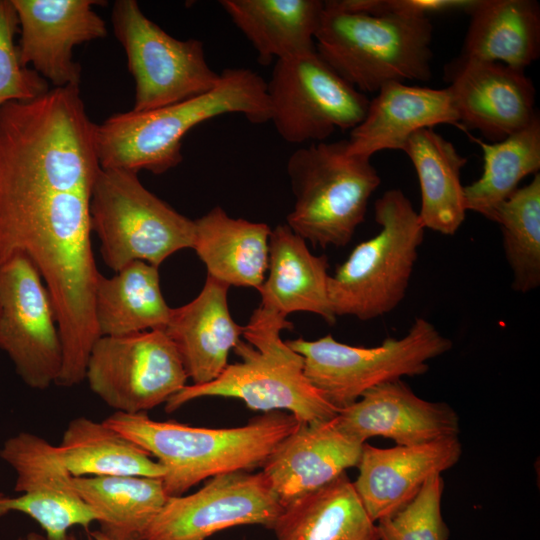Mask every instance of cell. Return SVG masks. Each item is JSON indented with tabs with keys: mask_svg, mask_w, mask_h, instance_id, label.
<instances>
[{
	"mask_svg": "<svg viewBox=\"0 0 540 540\" xmlns=\"http://www.w3.org/2000/svg\"><path fill=\"white\" fill-rule=\"evenodd\" d=\"M10 512L23 513L36 521L47 540H70L69 528L88 529L96 521L91 508L78 495L74 486L63 490L26 492L8 496L0 492V518Z\"/></svg>",
	"mask_w": 540,
	"mask_h": 540,
	"instance_id": "obj_33",
	"label": "cell"
},
{
	"mask_svg": "<svg viewBox=\"0 0 540 540\" xmlns=\"http://www.w3.org/2000/svg\"><path fill=\"white\" fill-rule=\"evenodd\" d=\"M461 60L497 62L525 70L540 55V6L535 0H475Z\"/></svg>",
	"mask_w": 540,
	"mask_h": 540,
	"instance_id": "obj_24",
	"label": "cell"
},
{
	"mask_svg": "<svg viewBox=\"0 0 540 540\" xmlns=\"http://www.w3.org/2000/svg\"><path fill=\"white\" fill-rule=\"evenodd\" d=\"M0 348L27 386L44 390L57 382L63 348L54 306L39 271L23 253L0 264Z\"/></svg>",
	"mask_w": 540,
	"mask_h": 540,
	"instance_id": "obj_13",
	"label": "cell"
},
{
	"mask_svg": "<svg viewBox=\"0 0 540 540\" xmlns=\"http://www.w3.org/2000/svg\"><path fill=\"white\" fill-rule=\"evenodd\" d=\"M483 152V172L471 184L464 186L467 211L485 218L506 200L519 183L540 169V118L503 140L485 142L468 134Z\"/></svg>",
	"mask_w": 540,
	"mask_h": 540,
	"instance_id": "obj_31",
	"label": "cell"
},
{
	"mask_svg": "<svg viewBox=\"0 0 540 540\" xmlns=\"http://www.w3.org/2000/svg\"><path fill=\"white\" fill-rule=\"evenodd\" d=\"M95 126L79 87H53L0 111V264L23 253L39 271L55 310L65 387L85 379L100 337L94 296L101 273L90 238L101 169Z\"/></svg>",
	"mask_w": 540,
	"mask_h": 540,
	"instance_id": "obj_1",
	"label": "cell"
},
{
	"mask_svg": "<svg viewBox=\"0 0 540 540\" xmlns=\"http://www.w3.org/2000/svg\"><path fill=\"white\" fill-rule=\"evenodd\" d=\"M500 226L512 288L531 292L540 285V173L519 187L486 218Z\"/></svg>",
	"mask_w": 540,
	"mask_h": 540,
	"instance_id": "obj_32",
	"label": "cell"
},
{
	"mask_svg": "<svg viewBox=\"0 0 540 540\" xmlns=\"http://www.w3.org/2000/svg\"><path fill=\"white\" fill-rule=\"evenodd\" d=\"M73 477L142 476L162 478L165 470L142 447L104 422L71 420L56 446Z\"/></svg>",
	"mask_w": 540,
	"mask_h": 540,
	"instance_id": "obj_30",
	"label": "cell"
},
{
	"mask_svg": "<svg viewBox=\"0 0 540 540\" xmlns=\"http://www.w3.org/2000/svg\"><path fill=\"white\" fill-rule=\"evenodd\" d=\"M19 23L11 0H0V111L10 102L35 99L49 90L48 82L23 65L15 35Z\"/></svg>",
	"mask_w": 540,
	"mask_h": 540,
	"instance_id": "obj_35",
	"label": "cell"
},
{
	"mask_svg": "<svg viewBox=\"0 0 540 540\" xmlns=\"http://www.w3.org/2000/svg\"><path fill=\"white\" fill-rule=\"evenodd\" d=\"M287 345L303 357L304 374L338 410L378 385L429 370V361L449 352L452 341L422 317L401 338L389 337L375 347L351 346L328 334L317 340L297 338Z\"/></svg>",
	"mask_w": 540,
	"mask_h": 540,
	"instance_id": "obj_9",
	"label": "cell"
},
{
	"mask_svg": "<svg viewBox=\"0 0 540 540\" xmlns=\"http://www.w3.org/2000/svg\"><path fill=\"white\" fill-rule=\"evenodd\" d=\"M335 420L361 443L382 436L407 446L455 437L460 431L459 417L448 403L417 396L401 379L369 389L340 409Z\"/></svg>",
	"mask_w": 540,
	"mask_h": 540,
	"instance_id": "obj_17",
	"label": "cell"
},
{
	"mask_svg": "<svg viewBox=\"0 0 540 540\" xmlns=\"http://www.w3.org/2000/svg\"><path fill=\"white\" fill-rule=\"evenodd\" d=\"M461 455L458 436L392 448L364 443L353 485L377 522L406 505L430 477L456 465Z\"/></svg>",
	"mask_w": 540,
	"mask_h": 540,
	"instance_id": "obj_19",
	"label": "cell"
},
{
	"mask_svg": "<svg viewBox=\"0 0 540 540\" xmlns=\"http://www.w3.org/2000/svg\"><path fill=\"white\" fill-rule=\"evenodd\" d=\"M295 197L286 225L314 247L346 246L364 221L381 178L369 158L347 152V141L317 142L287 161Z\"/></svg>",
	"mask_w": 540,
	"mask_h": 540,
	"instance_id": "obj_7",
	"label": "cell"
},
{
	"mask_svg": "<svg viewBox=\"0 0 540 540\" xmlns=\"http://www.w3.org/2000/svg\"><path fill=\"white\" fill-rule=\"evenodd\" d=\"M272 530L276 540H379L346 472L284 507Z\"/></svg>",
	"mask_w": 540,
	"mask_h": 540,
	"instance_id": "obj_26",
	"label": "cell"
},
{
	"mask_svg": "<svg viewBox=\"0 0 540 540\" xmlns=\"http://www.w3.org/2000/svg\"><path fill=\"white\" fill-rule=\"evenodd\" d=\"M18 17L23 65L31 66L54 88L79 87L81 67L75 46L104 38V20L94 0H11Z\"/></svg>",
	"mask_w": 540,
	"mask_h": 540,
	"instance_id": "obj_16",
	"label": "cell"
},
{
	"mask_svg": "<svg viewBox=\"0 0 540 540\" xmlns=\"http://www.w3.org/2000/svg\"><path fill=\"white\" fill-rule=\"evenodd\" d=\"M266 81L248 68H226L217 86L200 96L137 112L116 113L95 126L101 168L162 174L181 163L182 140L200 123L241 114L253 124L270 121Z\"/></svg>",
	"mask_w": 540,
	"mask_h": 540,
	"instance_id": "obj_2",
	"label": "cell"
},
{
	"mask_svg": "<svg viewBox=\"0 0 540 540\" xmlns=\"http://www.w3.org/2000/svg\"><path fill=\"white\" fill-rule=\"evenodd\" d=\"M439 124L459 127L447 87L435 89L403 82L388 83L369 100L363 120L350 131L347 152L371 159L379 151H403L415 132Z\"/></svg>",
	"mask_w": 540,
	"mask_h": 540,
	"instance_id": "obj_21",
	"label": "cell"
},
{
	"mask_svg": "<svg viewBox=\"0 0 540 540\" xmlns=\"http://www.w3.org/2000/svg\"><path fill=\"white\" fill-rule=\"evenodd\" d=\"M90 225L107 266L115 272L143 261L159 267L169 256L192 248L194 220L150 192L138 173L101 168L90 201Z\"/></svg>",
	"mask_w": 540,
	"mask_h": 540,
	"instance_id": "obj_8",
	"label": "cell"
},
{
	"mask_svg": "<svg viewBox=\"0 0 540 540\" xmlns=\"http://www.w3.org/2000/svg\"><path fill=\"white\" fill-rule=\"evenodd\" d=\"M88 384L116 412L145 413L187 385L181 357L163 330L100 336L86 367Z\"/></svg>",
	"mask_w": 540,
	"mask_h": 540,
	"instance_id": "obj_12",
	"label": "cell"
},
{
	"mask_svg": "<svg viewBox=\"0 0 540 540\" xmlns=\"http://www.w3.org/2000/svg\"><path fill=\"white\" fill-rule=\"evenodd\" d=\"M228 289L229 286L207 275L192 301L172 308L163 329L194 385L215 380L227 367L230 351L241 340L244 326L238 325L230 314Z\"/></svg>",
	"mask_w": 540,
	"mask_h": 540,
	"instance_id": "obj_22",
	"label": "cell"
},
{
	"mask_svg": "<svg viewBox=\"0 0 540 540\" xmlns=\"http://www.w3.org/2000/svg\"><path fill=\"white\" fill-rule=\"evenodd\" d=\"M292 324L254 316L244 326L233 349L240 361L228 364L213 381L186 385L165 403L170 413L202 397H227L243 401L252 410L288 411L300 423L331 420L338 409L330 404L304 374L303 357L280 337Z\"/></svg>",
	"mask_w": 540,
	"mask_h": 540,
	"instance_id": "obj_4",
	"label": "cell"
},
{
	"mask_svg": "<svg viewBox=\"0 0 540 540\" xmlns=\"http://www.w3.org/2000/svg\"><path fill=\"white\" fill-rule=\"evenodd\" d=\"M282 510L261 471L219 474L190 495L168 496L144 540H207L240 525L273 529Z\"/></svg>",
	"mask_w": 540,
	"mask_h": 540,
	"instance_id": "obj_14",
	"label": "cell"
},
{
	"mask_svg": "<svg viewBox=\"0 0 540 540\" xmlns=\"http://www.w3.org/2000/svg\"><path fill=\"white\" fill-rule=\"evenodd\" d=\"M111 21L135 81L133 111L176 104L205 94L219 83L220 73L207 63L203 42L174 38L150 20L137 1H116Z\"/></svg>",
	"mask_w": 540,
	"mask_h": 540,
	"instance_id": "obj_10",
	"label": "cell"
},
{
	"mask_svg": "<svg viewBox=\"0 0 540 540\" xmlns=\"http://www.w3.org/2000/svg\"><path fill=\"white\" fill-rule=\"evenodd\" d=\"M443 490L441 474L430 477L411 501L376 522L379 540H448L441 509Z\"/></svg>",
	"mask_w": 540,
	"mask_h": 540,
	"instance_id": "obj_34",
	"label": "cell"
},
{
	"mask_svg": "<svg viewBox=\"0 0 540 540\" xmlns=\"http://www.w3.org/2000/svg\"><path fill=\"white\" fill-rule=\"evenodd\" d=\"M328 269L327 256L314 255L306 241L286 224L271 229L268 275L258 288L261 302L252 315L288 323L289 314L309 312L335 324L328 296Z\"/></svg>",
	"mask_w": 540,
	"mask_h": 540,
	"instance_id": "obj_20",
	"label": "cell"
},
{
	"mask_svg": "<svg viewBox=\"0 0 540 540\" xmlns=\"http://www.w3.org/2000/svg\"><path fill=\"white\" fill-rule=\"evenodd\" d=\"M220 6L268 65L316 50L321 0H221Z\"/></svg>",
	"mask_w": 540,
	"mask_h": 540,
	"instance_id": "obj_25",
	"label": "cell"
},
{
	"mask_svg": "<svg viewBox=\"0 0 540 540\" xmlns=\"http://www.w3.org/2000/svg\"><path fill=\"white\" fill-rule=\"evenodd\" d=\"M91 535L93 536L94 540H112L109 537H107L106 535H104L102 532H100L99 530L93 532ZM19 540H47V539L43 535H40V534L35 533V532H30L24 538H21ZM70 540H75V538L70 537Z\"/></svg>",
	"mask_w": 540,
	"mask_h": 540,
	"instance_id": "obj_37",
	"label": "cell"
},
{
	"mask_svg": "<svg viewBox=\"0 0 540 540\" xmlns=\"http://www.w3.org/2000/svg\"><path fill=\"white\" fill-rule=\"evenodd\" d=\"M72 484L112 540H144L168 498L161 478L72 476Z\"/></svg>",
	"mask_w": 540,
	"mask_h": 540,
	"instance_id": "obj_29",
	"label": "cell"
},
{
	"mask_svg": "<svg viewBox=\"0 0 540 540\" xmlns=\"http://www.w3.org/2000/svg\"><path fill=\"white\" fill-rule=\"evenodd\" d=\"M403 152L416 171L421 192L418 215L425 229L454 235L466 217L461 170L467 158L433 128L415 132Z\"/></svg>",
	"mask_w": 540,
	"mask_h": 540,
	"instance_id": "obj_27",
	"label": "cell"
},
{
	"mask_svg": "<svg viewBox=\"0 0 540 540\" xmlns=\"http://www.w3.org/2000/svg\"><path fill=\"white\" fill-rule=\"evenodd\" d=\"M105 424L146 450L165 470L168 496L184 495L213 476L263 465L275 447L300 422L283 411L265 412L233 428L193 427L155 421L145 413L115 412Z\"/></svg>",
	"mask_w": 540,
	"mask_h": 540,
	"instance_id": "obj_3",
	"label": "cell"
},
{
	"mask_svg": "<svg viewBox=\"0 0 540 540\" xmlns=\"http://www.w3.org/2000/svg\"><path fill=\"white\" fill-rule=\"evenodd\" d=\"M171 311L162 295L158 267L134 261L110 278L99 275L94 314L100 336L163 330Z\"/></svg>",
	"mask_w": 540,
	"mask_h": 540,
	"instance_id": "obj_28",
	"label": "cell"
},
{
	"mask_svg": "<svg viewBox=\"0 0 540 540\" xmlns=\"http://www.w3.org/2000/svg\"><path fill=\"white\" fill-rule=\"evenodd\" d=\"M429 18L370 15L325 7L315 35L322 59L363 94L432 77Z\"/></svg>",
	"mask_w": 540,
	"mask_h": 540,
	"instance_id": "obj_5",
	"label": "cell"
},
{
	"mask_svg": "<svg viewBox=\"0 0 540 540\" xmlns=\"http://www.w3.org/2000/svg\"><path fill=\"white\" fill-rule=\"evenodd\" d=\"M475 0H328L327 8L350 13L429 18L430 14L467 12Z\"/></svg>",
	"mask_w": 540,
	"mask_h": 540,
	"instance_id": "obj_36",
	"label": "cell"
},
{
	"mask_svg": "<svg viewBox=\"0 0 540 540\" xmlns=\"http://www.w3.org/2000/svg\"><path fill=\"white\" fill-rule=\"evenodd\" d=\"M364 443L327 421L300 423L267 457L262 468L282 507L356 467Z\"/></svg>",
	"mask_w": 540,
	"mask_h": 540,
	"instance_id": "obj_18",
	"label": "cell"
},
{
	"mask_svg": "<svg viewBox=\"0 0 540 540\" xmlns=\"http://www.w3.org/2000/svg\"><path fill=\"white\" fill-rule=\"evenodd\" d=\"M271 118L289 143L323 142L336 130H352L364 118L369 99L317 53L277 60L266 82Z\"/></svg>",
	"mask_w": 540,
	"mask_h": 540,
	"instance_id": "obj_11",
	"label": "cell"
},
{
	"mask_svg": "<svg viewBox=\"0 0 540 540\" xmlns=\"http://www.w3.org/2000/svg\"><path fill=\"white\" fill-rule=\"evenodd\" d=\"M192 248L207 275L227 286L258 288L268 268L271 228L263 222L230 217L215 206L194 220Z\"/></svg>",
	"mask_w": 540,
	"mask_h": 540,
	"instance_id": "obj_23",
	"label": "cell"
},
{
	"mask_svg": "<svg viewBox=\"0 0 540 540\" xmlns=\"http://www.w3.org/2000/svg\"><path fill=\"white\" fill-rule=\"evenodd\" d=\"M445 78L463 130H478L496 142L524 129L539 116L536 90L524 70L456 58L445 68Z\"/></svg>",
	"mask_w": 540,
	"mask_h": 540,
	"instance_id": "obj_15",
	"label": "cell"
},
{
	"mask_svg": "<svg viewBox=\"0 0 540 540\" xmlns=\"http://www.w3.org/2000/svg\"><path fill=\"white\" fill-rule=\"evenodd\" d=\"M377 234L356 245L328 279L333 314L367 321L393 311L409 287L425 227L400 189L374 203Z\"/></svg>",
	"mask_w": 540,
	"mask_h": 540,
	"instance_id": "obj_6",
	"label": "cell"
}]
</instances>
